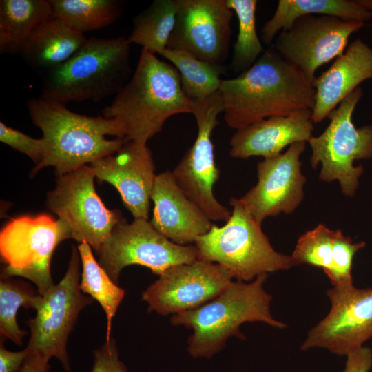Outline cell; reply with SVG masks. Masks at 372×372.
Wrapping results in <instances>:
<instances>
[{"label": "cell", "instance_id": "1", "mask_svg": "<svg viewBox=\"0 0 372 372\" xmlns=\"http://www.w3.org/2000/svg\"><path fill=\"white\" fill-rule=\"evenodd\" d=\"M227 125L239 130L272 116L312 110L316 90L303 73L271 46L255 63L219 89Z\"/></svg>", "mask_w": 372, "mask_h": 372}, {"label": "cell", "instance_id": "2", "mask_svg": "<svg viewBox=\"0 0 372 372\" xmlns=\"http://www.w3.org/2000/svg\"><path fill=\"white\" fill-rule=\"evenodd\" d=\"M26 106L46 145L45 156L31 175L48 166L56 175L65 174L115 153L127 141L116 119L78 114L41 96L28 99Z\"/></svg>", "mask_w": 372, "mask_h": 372}, {"label": "cell", "instance_id": "3", "mask_svg": "<svg viewBox=\"0 0 372 372\" xmlns=\"http://www.w3.org/2000/svg\"><path fill=\"white\" fill-rule=\"evenodd\" d=\"M102 112L120 122L127 140L147 144L169 118L192 114V102L183 90L176 68L142 49L130 79Z\"/></svg>", "mask_w": 372, "mask_h": 372}, {"label": "cell", "instance_id": "4", "mask_svg": "<svg viewBox=\"0 0 372 372\" xmlns=\"http://www.w3.org/2000/svg\"><path fill=\"white\" fill-rule=\"evenodd\" d=\"M267 276L262 274L248 282L232 281L211 300L172 316L173 325L193 330L187 342L190 355L210 358L225 347L229 337L245 339L240 326L247 322H262L278 329L287 327L271 315L272 297L264 289Z\"/></svg>", "mask_w": 372, "mask_h": 372}, {"label": "cell", "instance_id": "5", "mask_svg": "<svg viewBox=\"0 0 372 372\" xmlns=\"http://www.w3.org/2000/svg\"><path fill=\"white\" fill-rule=\"evenodd\" d=\"M130 61L127 38H90L68 61L41 74V96L65 105L116 95L132 74Z\"/></svg>", "mask_w": 372, "mask_h": 372}, {"label": "cell", "instance_id": "6", "mask_svg": "<svg viewBox=\"0 0 372 372\" xmlns=\"http://www.w3.org/2000/svg\"><path fill=\"white\" fill-rule=\"evenodd\" d=\"M230 204L233 209L225 224H213L195 242L198 260L218 264L236 280L246 282L296 266L291 256L273 249L261 225L238 198H232Z\"/></svg>", "mask_w": 372, "mask_h": 372}, {"label": "cell", "instance_id": "7", "mask_svg": "<svg viewBox=\"0 0 372 372\" xmlns=\"http://www.w3.org/2000/svg\"><path fill=\"white\" fill-rule=\"evenodd\" d=\"M362 95L359 86L328 115L330 122L324 132L308 141L311 166L316 169L319 163L322 165L320 180L338 181L348 197L355 195L364 171L362 165L355 166L354 161L372 158V125L356 127L352 119Z\"/></svg>", "mask_w": 372, "mask_h": 372}, {"label": "cell", "instance_id": "8", "mask_svg": "<svg viewBox=\"0 0 372 372\" xmlns=\"http://www.w3.org/2000/svg\"><path fill=\"white\" fill-rule=\"evenodd\" d=\"M72 238L69 226L43 214L21 216L9 221L0 233V254L6 264L2 278L19 276L32 282L40 295L54 284L50 262L56 247Z\"/></svg>", "mask_w": 372, "mask_h": 372}, {"label": "cell", "instance_id": "9", "mask_svg": "<svg viewBox=\"0 0 372 372\" xmlns=\"http://www.w3.org/2000/svg\"><path fill=\"white\" fill-rule=\"evenodd\" d=\"M80 256L72 247L67 271L40 299L36 314L27 322L30 336L26 348L30 352L41 353L48 358H55L63 369L71 371L66 349L67 342L81 310L93 302L79 288Z\"/></svg>", "mask_w": 372, "mask_h": 372}, {"label": "cell", "instance_id": "10", "mask_svg": "<svg viewBox=\"0 0 372 372\" xmlns=\"http://www.w3.org/2000/svg\"><path fill=\"white\" fill-rule=\"evenodd\" d=\"M90 165L56 175L54 188L47 193V208L69 226L72 238L87 242L97 254L114 228L125 218L119 211L108 209L94 184Z\"/></svg>", "mask_w": 372, "mask_h": 372}, {"label": "cell", "instance_id": "11", "mask_svg": "<svg viewBox=\"0 0 372 372\" xmlns=\"http://www.w3.org/2000/svg\"><path fill=\"white\" fill-rule=\"evenodd\" d=\"M192 102L197 136L172 173L180 189L211 221L226 222L231 212L214 194L220 171L215 162L211 140L212 132L218 124V116L223 112L222 95L218 90L203 100Z\"/></svg>", "mask_w": 372, "mask_h": 372}, {"label": "cell", "instance_id": "12", "mask_svg": "<svg viewBox=\"0 0 372 372\" xmlns=\"http://www.w3.org/2000/svg\"><path fill=\"white\" fill-rule=\"evenodd\" d=\"M97 254L99 263L116 284L129 265H142L160 276L171 267L197 260L195 246L171 241L143 218L118 223Z\"/></svg>", "mask_w": 372, "mask_h": 372}, {"label": "cell", "instance_id": "13", "mask_svg": "<svg viewBox=\"0 0 372 372\" xmlns=\"http://www.w3.org/2000/svg\"><path fill=\"white\" fill-rule=\"evenodd\" d=\"M364 24L329 15H304L280 32L272 47L313 85L316 70L342 54L349 37Z\"/></svg>", "mask_w": 372, "mask_h": 372}, {"label": "cell", "instance_id": "14", "mask_svg": "<svg viewBox=\"0 0 372 372\" xmlns=\"http://www.w3.org/2000/svg\"><path fill=\"white\" fill-rule=\"evenodd\" d=\"M327 295L330 311L308 332L300 349L322 348L347 356L372 338V287H333Z\"/></svg>", "mask_w": 372, "mask_h": 372}, {"label": "cell", "instance_id": "15", "mask_svg": "<svg viewBox=\"0 0 372 372\" xmlns=\"http://www.w3.org/2000/svg\"><path fill=\"white\" fill-rule=\"evenodd\" d=\"M233 15L226 0H178L167 48L223 65L229 55Z\"/></svg>", "mask_w": 372, "mask_h": 372}, {"label": "cell", "instance_id": "16", "mask_svg": "<svg viewBox=\"0 0 372 372\" xmlns=\"http://www.w3.org/2000/svg\"><path fill=\"white\" fill-rule=\"evenodd\" d=\"M141 295L148 310L174 315L196 309L218 296L232 281L223 267L200 260L171 267Z\"/></svg>", "mask_w": 372, "mask_h": 372}, {"label": "cell", "instance_id": "17", "mask_svg": "<svg viewBox=\"0 0 372 372\" xmlns=\"http://www.w3.org/2000/svg\"><path fill=\"white\" fill-rule=\"evenodd\" d=\"M305 147L306 142L294 143L258 163L256 184L238 200L260 225L267 217L293 212L302 201L306 177L300 156Z\"/></svg>", "mask_w": 372, "mask_h": 372}, {"label": "cell", "instance_id": "18", "mask_svg": "<svg viewBox=\"0 0 372 372\" xmlns=\"http://www.w3.org/2000/svg\"><path fill=\"white\" fill-rule=\"evenodd\" d=\"M90 165L99 180L116 189L134 218H148L156 174L152 154L147 144L127 139L117 152Z\"/></svg>", "mask_w": 372, "mask_h": 372}, {"label": "cell", "instance_id": "19", "mask_svg": "<svg viewBox=\"0 0 372 372\" xmlns=\"http://www.w3.org/2000/svg\"><path fill=\"white\" fill-rule=\"evenodd\" d=\"M152 226L171 241L182 245L194 242L213 223L176 184L172 171L156 174L152 192Z\"/></svg>", "mask_w": 372, "mask_h": 372}, {"label": "cell", "instance_id": "20", "mask_svg": "<svg viewBox=\"0 0 372 372\" xmlns=\"http://www.w3.org/2000/svg\"><path fill=\"white\" fill-rule=\"evenodd\" d=\"M312 110L285 116H272L237 130L230 139L229 156L271 158L297 142H308L313 136Z\"/></svg>", "mask_w": 372, "mask_h": 372}, {"label": "cell", "instance_id": "21", "mask_svg": "<svg viewBox=\"0 0 372 372\" xmlns=\"http://www.w3.org/2000/svg\"><path fill=\"white\" fill-rule=\"evenodd\" d=\"M372 79V48L360 39L347 46L333 64L319 76L313 87L316 90L311 118L322 121L359 85Z\"/></svg>", "mask_w": 372, "mask_h": 372}, {"label": "cell", "instance_id": "22", "mask_svg": "<svg viewBox=\"0 0 372 372\" xmlns=\"http://www.w3.org/2000/svg\"><path fill=\"white\" fill-rule=\"evenodd\" d=\"M87 39L85 34L52 17L33 34L21 54L41 74L68 61Z\"/></svg>", "mask_w": 372, "mask_h": 372}, {"label": "cell", "instance_id": "23", "mask_svg": "<svg viewBox=\"0 0 372 372\" xmlns=\"http://www.w3.org/2000/svg\"><path fill=\"white\" fill-rule=\"evenodd\" d=\"M307 14L329 15L350 21L364 23L372 12L358 0H279L273 17L261 29V39L269 45L276 34L287 30L299 17Z\"/></svg>", "mask_w": 372, "mask_h": 372}, {"label": "cell", "instance_id": "24", "mask_svg": "<svg viewBox=\"0 0 372 372\" xmlns=\"http://www.w3.org/2000/svg\"><path fill=\"white\" fill-rule=\"evenodd\" d=\"M52 17L50 0H1V54H21L33 34Z\"/></svg>", "mask_w": 372, "mask_h": 372}, {"label": "cell", "instance_id": "25", "mask_svg": "<svg viewBox=\"0 0 372 372\" xmlns=\"http://www.w3.org/2000/svg\"><path fill=\"white\" fill-rule=\"evenodd\" d=\"M178 0H155L133 19V28L127 37L130 43L139 45L152 54L167 47L174 30Z\"/></svg>", "mask_w": 372, "mask_h": 372}, {"label": "cell", "instance_id": "26", "mask_svg": "<svg viewBox=\"0 0 372 372\" xmlns=\"http://www.w3.org/2000/svg\"><path fill=\"white\" fill-rule=\"evenodd\" d=\"M91 248L87 242H81L77 247L82 266L79 288L84 294L96 300L103 309L107 320L106 341H109L112 319L125 292L96 261Z\"/></svg>", "mask_w": 372, "mask_h": 372}, {"label": "cell", "instance_id": "27", "mask_svg": "<svg viewBox=\"0 0 372 372\" xmlns=\"http://www.w3.org/2000/svg\"><path fill=\"white\" fill-rule=\"evenodd\" d=\"M159 54L175 66L183 90L191 101L203 100L219 90L220 76L225 72L223 65L203 61L180 50L167 48Z\"/></svg>", "mask_w": 372, "mask_h": 372}, {"label": "cell", "instance_id": "28", "mask_svg": "<svg viewBox=\"0 0 372 372\" xmlns=\"http://www.w3.org/2000/svg\"><path fill=\"white\" fill-rule=\"evenodd\" d=\"M50 1L52 17L83 34L111 25L121 14L116 0Z\"/></svg>", "mask_w": 372, "mask_h": 372}, {"label": "cell", "instance_id": "29", "mask_svg": "<svg viewBox=\"0 0 372 372\" xmlns=\"http://www.w3.org/2000/svg\"><path fill=\"white\" fill-rule=\"evenodd\" d=\"M238 21V33L234 45L231 69L240 74L251 67L265 50L256 28V0H226Z\"/></svg>", "mask_w": 372, "mask_h": 372}, {"label": "cell", "instance_id": "30", "mask_svg": "<svg viewBox=\"0 0 372 372\" xmlns=\"http://www.w3.org/2000/svg\"><path fill=\"white\" fill-rule=\"evenodd\" d=\"M41 295L23 282L2 278L0 282V333L18 345L28 332L20 329L17 313L20 307L35 309Z\"/></svg>", "mask_w": 372, "mask_h": 372}, {"label": "cell", "instance_id": "31", "mask_svg": "<svg viewBox=\"0 0 372 372\" xmlns=\"http://www.w3.org/2000/svg\"><path fill=\"white\" fill-rule=\"evenodd\" d=\"M333 236L334 230L323 224L301 235L291 255L296 265L305 264L327 271L331 262Z\"/></svg>", "mask_w": 372, "mask_h": 372}, {"label": "cell", "instance_id": "32", "mask_svg": "<svg viewBox=\"0 0 372 372\" xmlns=\"http://www.w3.org/2000/svg\"><path fill=\"white\" fill-rule=\"evenodd\" d=\"M365 245L364 241L354 242L340 229L334 230L331 262L329 269L324 271L333 287L353 284L351 274L353 257Z\"/></svg>", "mask_w": 372, "mask_h": 372}, {"label": "cell", "instance_id": "33", "mask_svg": "<svg viewBox=\"0 0 372 372\" xmlns=\"http://www.w3.org/2000/svg\"><path fill=\"white\" fill-rule=\"evenodd\" d=\"M0 141L28 156L39 165L46 154V145L43 138H34L23 132L0 122Z\"/></svg>", "mask_w": 372, "mask_h": 372}, {"label": "cell", "instance_id": "34", "mask_svg": "<svg viewBox=\"0 0 372 372\" xmlns=\"http://www.w3.org/2000/svg\"><path fill=\"white\" fill-rule=\"evenodd\" d=\"M91 372H128L119 358V354L113 339L106 341L94 351V363Z\"/></svg>", "mask_w": 372, "mask_h": 372}, {"label": "cell", "instance_id": "35", "mask_svg": "<svg viewBox=\"0 0 372 372\" xmlns=\"http://www.w3.org/2000/svg\"><path fill=\"white\" fill-rule=\"evenodd\" d=\"M372 367V350L362 347L347 356L342 372H369Z\"/></svg>", "mask_w": 372, "mask_h": 372}, {"label": "cell", "instance_id": "36", "mask_svg": "<svg viewBox=\"0 0 372 372\" xmlns=\"http://www.w3.org/2000/svg\"><path fill=\"white\" fill-rule=\"evenodd\" d=\"M30 353L28 348L19 351L7 350L3 344L0 346V372H19Z\"/></svg>", "mask_w": 372, "mask_h": 372}, {"label": "cell", "instance_id": "37", "mask_svg": "<svg viewBox=\"0 0 372 372\" xmlns=\"http://www.w3.org/2000/svg\"><path fill=\"white\" fill-rule=\"evenodd\" d=\"M50 360L41 353L30 351L19 372H49Z\"/></svg>", "mask_w": 372, "mask_h": 372}, {"label": "cell", "instance_id": "38", "mask_svg": "<svg viewBox=\"0 0 372 372\" xmlns=\"http://www.w3.org/2000/svg\"><path fill=\"white\" fill-rule=\"evenodd\" d=\"M362 7L372 12V0H358Z\"/></svg>", "mask_w": 372, "mask_h": 372}]
</instances>
